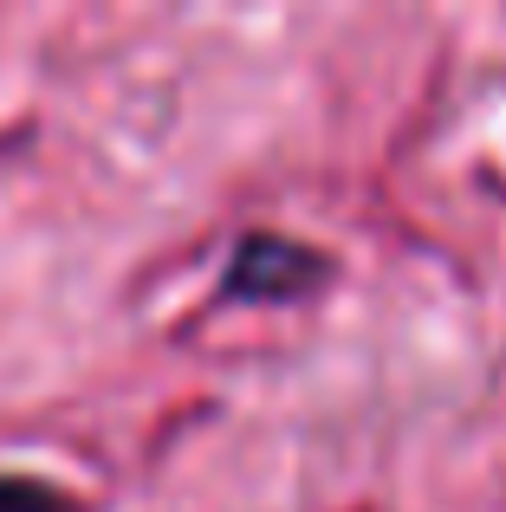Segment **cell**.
Instances as JSON below:
<instances>
[{"label":"cell","instance_id":"obj_1","mask_svg":"<svg viewBox=\"0 0 506 512\" xmlns=\"http://www.w3.org/2000/svg\"><path fill=\"white\" fill-rule=\"evenodd\" d=\"M331 273V260L305 240H286V234H247L228 260V299H260V305H286V299H305L318 292Z\"/></svg>","mask_w":506,"mask_h":512},{"label":"cell","instance_id":"obj_2","mask_svg":"<svg viewBox=\"0 0 506 512\" xmlns=\"http://www.w3.org/2000/svg\"><path fill=\"white\" fill-rule=\"evenodd\" d=\"M0 512H72V500L59 487H46V480L0 474Z\"/></svg>","mask_w":506,"mask_h":512}]
</instances>
